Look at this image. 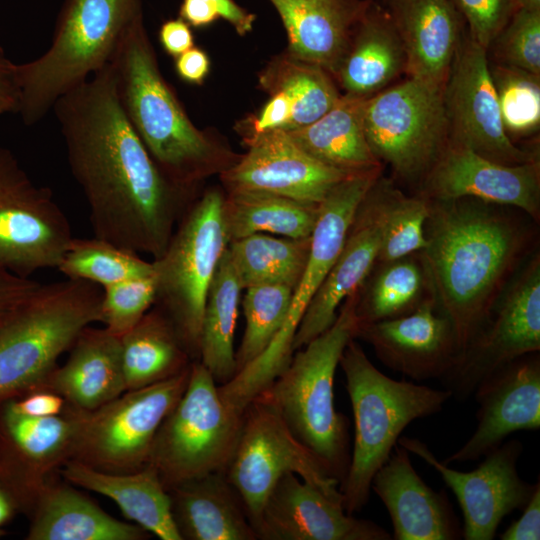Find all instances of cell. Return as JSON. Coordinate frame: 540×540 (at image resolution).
Returning <instances> with one entry per match:
<instances>
[{"label":"cell","instance_id":"22","mask_svg":"<svg viewBox=\"0 0 540 540\" xmlns=\"http://www.w3.org/2000/svg\"><path fill=\"white\" fill-rule=\"evenodd\" d=\"M262 540H391L377 523L347 513L332 499L293 473L269 494L256 527Z\"/></svg>","mask_w":540,"mask_h":540},{"label":"cell","instance_id":"48","mask_svg":"<svg viewBox=\"0 0 540 540\" xmlns=\"http://www.w3.org/2000/svg\"><path fill=\"white\" fill-rule=\"evenodd\" d=\"M41 283L0 267V314L8 313L28 300Z\"/></svg>","mask_w":540,"mask_h":540},{"label":"cell","instance_id":"29","mask_svg":"<svg viewBox=\"0 0 540 540\" xmlns=\"http://www.w3.org/2000/svg\"><path fill=\"white\" fill-rule=\"evenodd\" d=\"M182 540H257L241 497L225 472L210 473L168 490Z\"/></svg>","mask_w":540,"mask_h":540},{"label":"cell","instance_id":"42","mask_svg":"<svg viewBox=\"0 0 540 540\" xmlns=\"http://www.w3.org/2000/svg\"><path fill=\"white\" fill-rule=\"evenodd\" d=\"M242 305L245 329L235 353L236 373L257 359L282 328L293 289L283 285H259L246 288Z\"/></svg>","mask_w":540,"mask_h":540},{"label":"cell","instance_id":"5","mask_svg":"<svg viewBox=\"0 0 540 540\" xmlns=\"http://www.w3.org/2000/svg\"><path fill=\"white\" fill-rule=\"evenodd\" d=\"M339 366L355 430L340 492L344 510L353 514L367 504L372 478L389 459L403 430L414 420L440 412L452 395L446 389L388 377L373 365L355 338L345 347Z\"/></svg>","mask_w":540,"mask_h":540},{"label":"cell","instance_id":"16","mask_svg":"<svg viewBox=\"0 0 540 540\" xmlns=\"http://www.w3.org/2000/svg\"><path fill=\"white\" fill-rule=\"evenodd\" d=\"M448 142L498 163L537 160L507 134L492 81L488 50L464 33L443 89Z\"/></svg>","mask_w":540,"mask_h":540},{"label":"cell","instance_id":"10","mask_svg":"<svg viewBox=\"0 0 540 540\" xmlns=\"http://www.w3.org/2000/svg\"><path fill=\"white\" fill-rule=\"evenodd\" d=\"M223 204L218 191L205 193L183 216L163 253L152 262L157 308L172 323L192 361L199 359L210 283L229 244Z\"/></svg>","mask_w":540,"mask_h":540},{"label":"cell","instance_id":"25","mask_svg":"<svg viewBox=\"0 0 540 540\" xmlns=\"http://www.w3.org/2000/svg\"><path fill=\"white\" fill-rule=\"evenodd\" d=\"M402 42L408 77L444 88L467 30L451 0H383Z\"/></svg>","mask_w":540,"mask_h":540},{"label":"cell","instance_id":"13","mask_svg":"<svg viewBox=\"0 0 540 540\" xmlns=\"http://www.w3.org/2000/svg\"><path fill=\"white\" fill-rule=\"evenodd\" d=\"M443 89L408 77L365 100L368 144L404 181L422 182L448 142Z\"/></svg>","mask_w":540,"mask_h":540},{"label":"cell","instance_id":"1","mask_svg":"<svg viewBox=\"0 0 540 540\" xmlns=\"http://www.w3.org/2000/svg\"><path fill=\"white\" fill-rule=\"evenodd\" d=\"M52 110L94 236L159 257L187 190L165 176L130 124L110 63L61 96Z\"/></svg>","mask_w":540,"mask_h":540},{"label":"cell","instance_id":"2","mask_svg":"<svg viewBox=\"0 0 540 540\" xmlns=\"http://www.w3.org/2000/svg\"><path fill=\"white\" fill-rule=\"evenodd\" d=\"M496 206L474 198L430 200L420 254L460 355L487 322L528 248V231Z\"/></svg>","mask_w":540,"mask_h":540},{"label":"cell","instance_id":"57","mask_svg":"<svg viewBox=\"0 0 540 540\" xmlns=\"http://www.w3.org/2000/svg\"><path fill=\"white\" fill-rule=\"evenodd\" d=\"M517 10L540 12V0H515Z\"/></svg>","mask_w":540,"mask_h":540},{"label":"cell","instance_id":"19","mask_svg":"<svg viewBox=\"0 0 540 540\" xmlns=\"http://www.w3.org/2000/svg\"><path fill=\"white\" fill-rule=\"evenodd\" d=\"M419 192L429 200L474 198L515 207L534 221L540 218V164L507 165L447 142L429 169Z\"/></svg>","mask_w":540,"mask_h":540},{"label":"cell","instance_id":"53","mask_svg":"<svg viewBox=\"0 0 540 540\" xmlns=\"http://www.w3.org/2000/svg\"><path fill=\"white\" fill-rule=\"evenodd\" d=\"M18 105L19 89L15 79V63L0 46V106L6 112L17 113Z\"/></svg>","mask_w":540,"mask_h":540},{"label":"cell","instance_id":"24","mask_svg":"<svg viewBox=\"0 0 540 540\" xmlns=\"http://www.w3.org/2000/svg\"><path fill=\"white\" fill-rule=\"evenodd\" d=\"M371 490L386 507L395 540H458L462 527L444 492L429 487L414 469L410 453L396 444L372 478Z\"/></svg>","mask_w":540,"mask_h":540},{"label":"cell","instance_id":"21","mask_svg":"<svg viewBox=\"0 0 540 540\" xmlns=\"http://www.w3.org/2000/svg\"><path fill=\"white\" fill-rule=\"evenodd\" d=\"M477 427L472 436L442 462L476 461L499 447L512 433L540 427V358L523 355L484 378L474 390Z\"/></svg>","mask_w":540,"mask_h":540},{"label":"cell","instance_id":"44","mask_svg":"<svg viewBox=\"0 0 540 540\" xmlns=\"http://www.w3.org/2000/svg\"><path fill=\"white\" fill-rule=\"evenodd\" d=\"M99 322L121 337L149 311L156 298L155 275L123 280L102 288Z\"/></svg>","mask_w":540,"mask_h":540},{"label":"cell","instance_id":"33","mask_svg":"<svg viewBox=\"0 0 540 540\" xmlns=\"http://www.w3.org/2000/svg\"><path fill=\"white\" fill-rule=\"evenodd\" d=\"M366 98L345 94L312 124L286 132L311 156L346 174L383 168L374 156L364 130Z\"/></svg>","mask_w":540,"mask_h":540},{"label":"cell","instance_id":"52","mask_svg":"<svg viewBox=\"0 0 540 540\" xmlns=\"http://www.w3.org/2000/svg\"><path fill=\"white\" fill-rule=\"evenodd\" d=\"M175 68L184 81L200 84L208 74L209 59L204 51L192 47L176 57Z\"/></svg>","mask_w":540,"mask_h":540},{"label":"cell","instance_id":"34","mask_svg":"<svg viewBox=\"0 0 540 540\" xmlns=\"http://www.w3.org/2000/svg\"><path fill=\"white\" fill-rule=\"evenodd\" d=\"M120 341L127 390L167 380L193 362L172 323L159 308L149 310Z\"/></svg>","mask_w":540,"mask_h":540},{"label":"cell","instance_id":"9","mask_svg":"<svg viewBox=\"0 0 540 540\" xmlns=\"http://www.w3.org/2000/svg\"><path fill=\"white\" fill-rule=\"evenodd\" d=\"M243 413L222 398L200 361L190 365L179 401L161 423L148 465L166 490L215 472H225L240 435Z\"/></svg>","mask_w":540,"mask_h":540},{"label":"cell","instance_id":"45","mask_svg":"<svg viewBox=\"0 0 540 540\" xmlns=\"http://www.w3.org/2000/svg\"><path fill=\"white\" fill-rule=\"evenodd\" d=\"M490 47L498 64L540 76V12L517 10Z\"/></svg>","mask_w":540,"mask_h":540},{"label":"cell","instance_id":"36","mask_svg":"<svg viewBox=\"0 0 540 540\" xmlns=\"http://www.w3.org/2000/svg\"><path fill=\"white\" fill-rule=\"evenodd\" d=\"M434 296L420 252L377 263L358 291L359 323L394 319Z\"/></svg>","mask_w":540,"mask_h":540},{"label":"cell","instance_id":"28","mask_svg":"<svg viewBox=\"0 0 540 540\" xmlns=\"http://www.w3.org/2000/svg\"><path fill=\"white\" fill-rule=\"evenodd\" d=\"M297 60L337 71L354 29L373 0H269Z\"/></svg>","mask_w":540,"mask_h":540},{"label":"cell","instance_id":"59","mask_svg":"<svg viewBox=\"0 0 540 540\" xmlns=\"http://www.w3.org/2000/svg\"><path fill=\"white\" fill-rule=\"evenodd\" d=\"M9 313V312H8ZM7 315V313L5 314H0V324L1 322L4 320L5 316Z\"/></svg>","mask_w":540,"mask_h":540},{"label":"cell","instance_id":"30","mask_svg":"<svg viewBox=\"0 0 540 540\" xmlns=\"http://www.w3.org/2000/svg\"><path fill=\"white\" fill-rule=\"evenodd\" d=\"M59 474L75 487L110 498L126 519L159 539L182 540L173 520L169 492L152 466L112 473L68 460Z\"/></svg>","mask_w":540,"mask_h":540},{"label":"cell","instance_id":"6","mask_svg":"<svg viewBox=\"0 0 540 540\" xmlns=\"http://www.w3.org/2000/svg\"><path fill=\"white\" fill-rule=\"evenodd\" d=\"M140 0H64L48 49L15 64L17 113L27 126L56 101L107 66Z\"/></svg>","mask_w":540,"mask_h":540},{"label":"cell","instance_id":"41","mask_svg":"<svg viewBox=\"0 0 540 540\" xmlns=\"http://www.w3.org/2000/svg\"><path fill=\"white\" fill-rule=\"evenodd\" d=\"M264 79L273 92L281 91L289 99L291 114L284 131L312 124L341 97L326 70L297 59L278 62Z\"/></svg>","mask_w":540,"mask_h":540},{"label":"cell","instance_id":"50","mask_svg":"<svg viewBox=\"0 0 540 540\" xmlns=\"http://www.w3.org/2000/svg\"><path fill=\"white\" fill-rule=\"evenodd\" d=\"M290 114L288 97L281 91L273 92V96L254 122V134L275 129L283 130L290 119Z\"/></svg>","mask_w":540,"mask_h":540},{"label":"cell","instance_id":"14","mask_svg":"<svg viewBox=\"0 0 540 540\" xmlns=\"http://www.w3.org/2000/svg\"><path fill=\"white\" fill-rule=\"evenodd\" d=\"M72 237L52 191L35 184L0 147V267L25 278L57 268Z\"/></svg>","mask_w":540,"mask_h":540},{"label":"cell","instance_id":"39","mask_svg":"<svg viewBox=\"0 0 540 540\" xmlns=\"http://www.w3.org/2000/svg\"><path fill=\"white\" fill-rule=\"evenodd\" d=\"M365 198L380 225L381 246L377 263L418 253L425 248L429 199L419 193L407 196L381 176Z\"/></svg>","mask_w":540,"mask_h":540},{"label":"cell","instance_id":"8","mask_svg":"<svg viewBox=\"0 0 540 540\" xmlns=\"http://www.w3.org/2000/svg\"><path fill=\"white\" fill-rule=\"evenodd\" d=\"M382 169L352 174L341 181L320 204L311 235L309 256L292 298L285 322L268 348L223 385L222 398L239 411L265 390L287 367L294 354L293 339L299 323L340 254L356 212Z\"/></svg>","mask_w":540,"mask_h":540},{"label":"cell","instance_id":"12","mask_svg":"<svg viewBox=\"0 0 540 540\" xmlns=\"http://www.w3.org/2000/svg\"><path fill=\"white\" fill-rule=\"evenodd\" d=\"M189 371L190 366L167 380L127 390L95 410L75 408L78 421L70 460L112 473L145 467L161 423L185 391Z\"/></svg>","mask_w":540,"mask_h":540},{"label":"cell","instance_id":"35","mask_svg":"<svg viewBox=\"0 0 540 540\" xmlns=\"http://www.w3.org/2000/svg\"><path fill=\"white\" fill-rule=\"evenodd\" d=\"M242 290L227 247L208 290L198 359L218 385L236 374L234 334Z\"/></svg>","mask_w":540,"mask_h":540},{"label":"cell","instance_id":"55","mask_svg":"<svg viewBox=\"0 0 540 540\" xmlns=\"http://www.w3.org/2000/svg\"><path fill=\"white\" fill-rule=\"evenodd\" d=\"M218 9L220 17L228 21L240 35L249 32L255 21V15L240 7L233 0H208Z\"/></svg>","mask_w":540,"mask_h":540},{"label":"cell","instance_id":"51","mask_svg":"<svg viewBox=\"0 0 540 540\" xmlns=\"http://www.w3.org/2000/svg\"><path fill=\"white\" fill-rule=\"evenodd\" d=\"M159 40L163 49L175 58L194 45L192 31L181 18L164 22L159 31Z\"/></svg>","mask_w":540,"mask_h":540},{"label":"cell","instance_id":"11","mask_svg":"<svg viewBox=\"0 0 540 540\" xmlns=\"http://www.w3.org/2000/svg\"><path fill=\"white\" fill-rule=\"evenodd\" d=\"M289 473L342 502L340 482L297 440L273 403L261 392L244 410L238 442L225 470L255 531L269 494Z\"/></svg>","mask_w":540,"mask_h":540},{"label":"cell","instance_id":"4","mask_svg":"<svg viewBox=\"0 0 540 540\" xmlns=\"http://www.w3.org/2000/svg\"><path fill=\"white\" fill-rule=\"evenodd\" d=\"M358 291L342 303L333 325L296 350L287 367L262 391L297 440L340 484L351 454L348 419L335 409L334 379L342 353L359 325Z\"/></svg>","mask_w":540,"mask_h":540},{"label":"cell","instance_id":"26","mask_svg":"<svg viewBox=\"0 0 540 540\" xmlns=\"http://www.w3.org/2000/svg\"><path fill=\"white\" fill-rule=\"evenodd\" d=\"M380 246V225L364 197L340 254L299 323L293 339L294 352L333 325L342 303L361 288L375 267Z\"/></svg>","mask_w":540,"mask_h":540},{"label":"cell","instance_id":"43","mask_svg":"<svg viewBox=\"0 0 540 540\" xmlns=\"http://www.w3.org/2000/svg\"><path fill=\"white\" fill-rule=\"evenodd\" d=\"M507 134L529 135L540 124V76L495 63L490 66Z\"/></svg>","mask_w":540,"mask_h":540},{"label":"cell","instance_id":"54","mask_svg":"<svg viewBox=\"0 0 540 540\" xmlns=\"http://www.w3.org/2000/svg\"><path fill=\"white\" fill-rule=\"evenodd\" d=\"M179 16L188 25L203 27L217 20L220 14L208 0H182Z\"/></svg>","mask_w":540,"mask_h":540},{"label":"cell","instance_id":"32","mask_svg":"<svg viewBox=\"0 0 540 540\" xmlns=\"http://www.w3.org/2000/svg\"><path fill=\"white\" fill-rule=\"evenodd\" d=\"M336 71L346 94L370 97L406 70L400 37L383 4L373 0Z\"/></svg>","mask_w":540,"mask_h":540},{"label":"cell","instance_id":"7","mask_svg":"<svg viewBox=\"0 0 540 540\" xmlns=\"http://www.w3.org/2000/svg\"><path fill=\"white\" fill-rule=\"evenodd\" d=\"M102 291L83 280L41 284L0 324V403L39 389L80 332L99 322Z\"/></svg>","mask_w":540,"mask_h":540},{"label":"cell","instance_id":"15","mask_svg":"<svg viewBox=\"0 0 540 540\" xmlns=\"http://www.w3.org/2000/svg\"><path fill=\"white\" fill-rule=\"evenodd\" d=\"M490 317L440 381L466 401L491 373L540 350V256L535 254L496 302Z\"/></svg>","mask_w":540,"mask_h":540},{"label":"cell","instance_id":"31","mask_svg":"<svg viewBox=\"0 0 540 540\" xmlns=\"http://www.w3.org/2000/svg\"><path fill=\"white\" fill-rule=\"evenodd\" d=\"M27 540H144L150 533L106 513L74 485L55 477L29 516Z\"/></svg>","mask_w":540,"mask_h":540},{"label":"cell","instance_id":"27","mask_svg":"<svg viewBox=\"0 0 540 540\" xmlns=\"http://www.w3.org/2000/svg\"><path fill=\"white\" fill-rule=\"evenodd\" d=\"M41 388L86 411L114 400L127 391L120 337L105 327H85L71 346L67 361L53 369Z\"/></svg>","mask_w":540,"mask_h":540},{"label":"cell","instance_id":"17","mask_svg":"<svg viewBox=\"0 0 540 540\" xmlns=\"http://www.w3.org/2000/svg\"><path fill=\"white\" fill-rule=\"evenodd\" d=\"M397 444L434 468L454 493L462 511L465 540L493 539L503 518L522 510L540 484L520 478L517 461L523 445L517 439L503 442L469 472L450 468L417 438L400 436Z\"/></svg>","mask_w":540,"mask_h":540},{"label":"cell","instance_id":"40","mask_svg":"<svg viewBox=\"0 0 540 540\" xmlns=\"http://www.w3.org/2000/svg\"><path fill=\"white\" fill-rule=\"evenodd\" d=\"M56 269L67 279L87 281L102 288L154 274L152 262L95 236L72 237Z\"/></svg>","mask_w":540,"mask_h":540},{"label":"cell","instance_id":"23","mask_svg":"<svg viewBox=\"0 0 540 540\" xmlns=\"http://www.w3.org/2000/svg\"><path fill=\"white\" fill-rule=\"evenodd\" d=\"M355 339L370 344L383 365L416 381L440 380L460 355L452 325L434 296L407 315L359 323Z\"/></svg>","mask_w":540,"mask_h":540},{"label":"cell","instance_id":"56","mask_svg":"<svg viewBox=\"0 0 540 540\" xmlns=\"http://www.w3.org/2000/svg\"><path fill=\"white\" fill-rule=\"evenodd\" d=\"M17 513V509L7 491L0 483V527L8 523Z\"/></svg>","mask_w":540,"mask_h":540},{"label":"cell","instance_id":"20","mask_svg":"<svg viewBox=\"0 0 540 540\" xmlns=\"http://www.w3.org/2000/svg\"><path fill=\"white\" fill-rule=\"evenodd\" d=\"M248 144L244 157L222 174L230 191L266 192L320 205L349 176L311 156L282 129L254 134Z\"/></svg>","mask_w":540,"mask_h":540},{"label":"cell","instance_id":"46","mask_svg":"<svg viewBox=\"0 0 540 540\" xmlns=\"http://www.w3.org/2000/svg\"><path fill=\"white\" fill-rule=\"evenodd\" d=\"M462 15L469 36L488 50L517 11L515 0H451Z\"/></svg>","mask_w":540,"mask_h":540},{"label":"cell","instance_id":"49","mask_svg":"<svg viewBox=\"0 0 540 540\" xmlns=\"http://www.w3.org/2000/svg\"><path fill=\"white\" fill-rule=\"evenodd\" d=\"M519 519L509 525L500 535L502 540L540 539V484L522 509Z\"/></svg>","mask_w":540,"mask_h":540},{"label":"cell","instance_id":"37","mask_svg":"<svg viewBox=\"0 0 540 540\" xmlns=\"http://www.w3.org/2000/svg\"><path fill=\"white\" fill-rule=\"evenodd\" d=\"M320 205L255 191H230L223 215L229 243L256 233L291 239L310 238Z\"/></svg>","mask_w":540,"mask_h":540},{"label":"cell","instance_id":"18","mask_svg":"<svg viewBox=\"0 0 540 540\" xmlns=\"http://www.w3.org/2000/svg\"><path fill=\"white\" fill-rule=\"evenodd\" d=\"M77 411L45 418L18 413L10 400L0 403V483L17 512L30 516L45 486L71 459Z\"/></svg>","mask_w":540,"mask_h":540},{"label":"cell","instance_id":"3","mask_svg":"<svg viewBox=\"0 0 540 540\" xmlns=\"http://www.w3.org/2000/svg\"><path fill=\"white\" fill-rule=\"evenodd\" d=\"M110 66L130 124L165 176L187 190L211 161L212 146L160 73L142 7L127 25Z\"/></svg>","mask_w":540,"mask_h":540},{"label":"cell","instance_id":"58","mask_svg":"<svg viewBox=\"0 0 540 540\" xmlns=\"http://www.w3.org/2000/svg\"><path fill=\"white\" fill-rule=\"evenodd\" d=\"M6 535V531L0 527V537Z\"/></svg>","mask_w":540,"mask_h":540},{"label":"cell","instance_id":"38","mask_svg":"<svg viewBox=\"0 0 540 540\" xmlns=\"http://www.w3.org/2000/svg\"><path fill=\"white\" fill-rule=\"evenodd\" d=\"M310 239L256 233L230 242L228 252L242 288L272 284L294 289L309 256Z\"/></svg>","mask_w":540,"mask_h":540},{"label":"cell","instance_id":"47","mask_svg":"<svg viewBox=\"0 0 540 540\" xmlns=\"http://www.w3.org/2000/svg\"><path fill=\"white\" fill-rule=\"evenodd\" d=\"M9 400L18 413L34 418L60 415L67 405L61 395L46 388L35 389Z\"/></svg>","mask_w":540,"mask_h":540}]
</instances>
